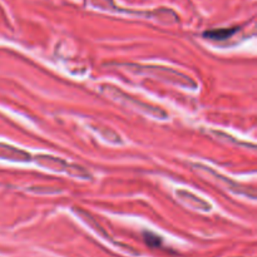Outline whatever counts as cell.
<instances>
[{
    "label": "cell",
    "instance_id": "cell-1",
    "mask_svg": "<svg viewBox=\"0 0 257 257\" xmlns=\"http://www.w3.org/2000/svg\"><path fill=\"white\" fill-rule=\"evenodd\" d=\"M237 28H232V29H218V30H211V32H206L205 37L208 39H215V40H223L230 38L233 33H236Z\"/></svg>",
    "mask_w": 257,
    "mask_h": 257
},
{
    "label": "cell",
    "instance_id": "cell-2",
    "mask_svg": "<svg viewBox=\"0 0 257 257\" xmlns=\"http://www.w3.org/2000/svg\"><path fill=\"white\" fill-rule=\"evenodd\" d=\"M145 237H146V242L148 243L150 246H153V247H156V246H160L161 243V240L160 237H157V236L152 235V233H145Z\"/></svg>",
    "mask_w": 257,
    "mask_h": 257
}]
</instances>
